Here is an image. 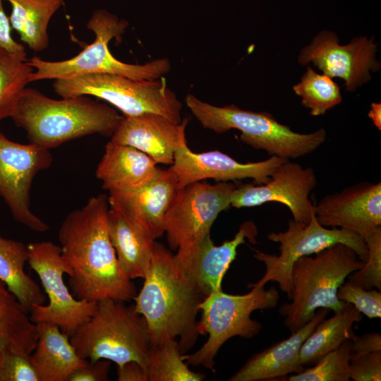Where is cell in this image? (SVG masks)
Listing matches in <instances>:
<instances>
[{
    "instance_id": "1",
    "label": "cell",
    "mask_w": 381,
    "mask_h": 381,
    "mask_svg": "<svg viewBox=\"0 0 381 381\" xmlns=\"http://www.w3.org/2000/svg\"><path fill=\"white\" fill-rule=\"evenodd\" d=\"M108 197L99 194L70 212L58 231L68 284L78 300L127 302L135 286L121 270L107 229Z\"/></svg>"
},
{
    "instance_id": "2",
    "label": "cell",
    "mask_w": 381,
    "mask_h": 381,
    "mask_svg": "<svg viewBox=\"0 0 381 381\" xmlns=\"http://www.w3.org/2000/svg\"><path fill=\"white\" fill-rule=\"evenodd\" d=\"M135 310L145 320L152 345L178 339L182 354L199 335L196 317L207 296L179 265L174 255L155 241Z\"/></svg>"
},
{
    "instance_id": "3",
    "label": "cell",
    "mask_w": 381,
    "mask_h": 381,
    "mask_svg": "<svg viewBox=\"0 0 381 381\" xmlns=\"http://www.w3.org/2000/svg\"><path fill=\"white\" fill-rule=\"evenodd\" d=\"M11 118L30 143L50 150L92 134L111 138L124 116L88 95L54 99L25 87Z\"/></svg>"
},
{
    "instance_id": "4",
    "label": "cell",
    "mask_w": 381,
    "mask_h": 381,
    "mask_svg": "<svg viewBox=\"0 0 381 381\" xmlns=\"http://www.w3.org/2000/svg\"><path fill=\"white\" fill-rule=\"evenodd\" d=\"M315 254L314 257H301L294 263L291 301L279 308V314L284 317V325L291 333L308 322L320 308L334 313L344 309L348 303L338 298V289L348 276L364 264L351 248L343 243Z\"/></svg>"
},
{
    "instance_id": "5",
    "label": "cell",
    "mask_w": 381,
    "mask_h": 381,
    "mask_svg": "<svg viewBox=\"0 0 381 381\" xmlns=\"http://www.w3.org/2000/svg\"><path fill=\"white\" fill-rule=\"evenodd\" d=\"M185 102L204 128L219 134L237 129L241 132L240 140L243 143L284 159L308 155L327 138L322 128L310 133H296L267 111L245 110L234 104L217 107L192 94L186 97Z\"/></svg>"
},
{
    "instance_id": "6",
    "label": "cell",
    "mask_w": 381,
    "mask_h": 381,
    "mask_svg": "<svg viewBox=\"0 0 381 381\" xmlns=\"http://www.w3.org/2000/svg\"><path fill=\"white\" fill-rule=\"evenodd\" d=\"M123 303L97 301L91 318L70 337L71 343L80 357L90 362L106 359L120 367L136 361L147 371L151 340L146 321L134 305Z\"/></svg>"
},
{
    "instance_id": "7",
    "label": "cell",
    "mask_w": 381,
    "mask_h": 381,
    "mask_svg": "<svg viewBox=\"0 0 381 381\" xmlns=\"http://www.w3.org/2000/svg\"><path fill=\"white\" fill-rule=\"evenodd\" d=\"M128 23L104 9L94 11L87 28L95 35V41L73 58L59 61H44L38 56L27 59L35 71L30 83L45 79H66L90 73H109L135 80H155L167 74L171 63L167 58L143 64H131L116 59L108 47L109 41L124 33Z\"/></svg>"
},
{
    "instance_id": "8",
    "label": "cell",
    "mask_w": 381,
    "mask_h": 381,
    "mask_svg": "<svg viewBox=\"0 0 381 381\" xmlns=\"http://www.w3.org/2000/svg\"><path fill=\"white\" fill-rule=\"evenodd\" d=\"M279 300L274 286L268 289L264 286L253 287L243 295L229 294L222 290L210 292L199 306L202 315L197 324L198 334H207L208 339L197 351L183 355L184 361L214 372V357L221 346L235 336L251 339L258 335L262 326L250 318L251 313L274 308Z\"/></svg>"
},
{
    "instance_id": "9",
    "label": "cell",
    "mask_w": 381,
    "mask_h": 381,
    "mask_svg": "<svg viewBox=\"0 0 381 381\" xmlns=\"http://www.w3.org/2000/svg\"><path fill=\"white\" fill-rule=\"evenodd\" d=\"M53 88L61 98L88 95L105 100L125 117L156 114L175 123L182 120V103L163 77L135 80L116 74L90 73L56 79Z\"/></svg>"
},
{
    "instance_id": "10",
    "label": "cell",
    "mask_w": 381,
    "mask_h": 381,
    "mask_svg": "<svg viewBox=\"0 0 381 381\" xmlns=\"http://www.w3.org/2000/svg\"><path fill=\"white\" fill-rule=\"evenodd\" d=\"M267 238L279 243V255L255 251L254 258L264 263L265 272L260 280L249 286L258 288L269 282H276L289 300L292 292L291 268L298 258L317 253L337 243L351 248L363 262L368 257V248L363 237L349 229H327L322 226L314 212L308 223L290 219L286 231L270 233Z\"/></svg>"
},
{
    "instance_id": "11",
    "label": "cell",
    "mask_w": 381,
    "mask_h": 381,
    "mask_svg": "<svg viewBox=\"0 0 381 381\" xmlns=\"http://www.w3.org/2000/svg\"><path fill=\"white\" fill-rule=\"evenodd\" d=\"M28 263L41 282L48 296L47 305H35L30 320L35 324L55 325L69 337L93 315L97 302L75 298L63 279L68 269L61 257V249L51 241L27 245Z\"/></svg>"
},
{
    "instance_id": "12",
    "label": "cell",
    "mask_w": 381,
    "mask_h": 381,
    "mask_svg": "<svg viewBox=\"0 0 381 381\" xmlns=\"http://www.w3.org/2000/svg\"><path fill=\"white\" fill-rule=\"evenodd\" d=\"M236 186L230 182L196 181L179 189L165 218L170 248L185 249L200 242L219 213L227 209Z\"/></svg>"
},
{
    "instance_id": "13",
    "label": "cell",
    "mask_w": 381,
    "mask_h": 381,
    "mask_svg": "<svg viewBox=\"0 0 381 381\" xmlns=\"http://www.w3.org/2000/svg\"><path fill=\"white\" fill-rule=\"evenodd\" d=\"M52 162L49 150L13 142L0 131V197L15 221L36 232L49 227L30 210V190L35 176Z\"/></svg>"
},
{
    "instance_id": "14",
    "label": "cell",
    "mask_w": 381,
    "mask_h": 381,
    "mask_svg": "<svg viewBox=\"0 0 381 381\" xmlns=\"http://www.w3.org/2000/svg\"><path fill=\"white\" fill-rule=\"evenodd\" d=\"M377 49L373 37H354L341 45L335 33L322 30L301 50L298 61L302 66L312 62L323 74L343 79L346 90L353 92L371 79L370 71L380 68Z\"/></svg>"
},
{
    "instance_id": "15",
    "label": "cell",
    "mask_w": 381,
    "mask_h": 381,
    "mask_svg": "<svg viewBox=\"0 0 381 381\" xmlns=\"http://www.w3.org/2000/svg\"><path fill=\"white\" fill-rule=\"evenodd\" d=\"M316 186L317 176L312 167L304 168L288 159L272 173L266 183L236 186L230 206L250 207L277 202L289 209L294 221L308 223L314 212V204L309 196Z\"/></svg>"
},
{
    "instance_id": "16",
    "label": "cell",
    "mask_w": 381,
    "mask_h": 381,
    "mask_svg": "<svg viewBox=\"0 0 381 381\" xmlns=\"http://www.w3.org/2000/svg\"><path fill=\"white\" fill-rule=\"evenodd\" d=\"M286 160L272 155L263 161L241 163L219 150L195 153L186 145L176 152L169 169L177 178L179 189L209 179L219 182L252 179L255 184L260 185L268 182Z\"/></svg>"
},
{
    "instance_id": "17",
    "label": "cell",
    "mask_w": 381,
    "mask_h": 381,
    "mask_svg": "<svg viewBox=\"0 0 381 381\" xmlns=\"http://www.w3.org/2000/svg\"><path fill=\"white\" fill-rule=\"evenodd\" d=\"M179 190L175 174L170 169H159L151 181L138 188L109 193L108 202L109 207L155 240L164 234L166 215Z\"/></svg>"
},
{
    "instance_id": "18",
    "label": "cell",
    "mask_w": 381,
    "mask_h": 381,
    "mask_svg": "<svg viewBox=\"0 0 381 381\" xmlns=\"http://www.w3.org/2000/svg\"><path fill=\"white\" fill-rule=\"evenodd\" d=\"M323 226L351 230L364 238L381 226V183L362 182L324 196L314 205Z\"/></svg>"
},
{
    "instance_id": "19",
    "label": "cell",
    "mask_w": 381,
    "mask_h": 381,
    "mask_svg": "<svg viewBox=\"0 0 381 381\" xmlns=\"http://www.w3.org/2000/svg\"><path fill=\"white\" fill-rule=\"evenodd\" d=\"M258 228L251 220L242 223L231 240L215 246L210 234L198 243L177 250L174 258L181 269L208 295L222 290V282L237 255V248L248 238L256 243Z\"/></svg>"
},
{
    "instance_id": "20",
    "label": "cell",
    "mask_w": 381,
    "mask_h": 381,
    "mask_svg": "<svg viewBox=\"0 0 381 381\" xmlns=\"http://www.w3.org/2000/svg\"><path fill=\"white\" fill-rule=\"evenodd\" d=\"M188 121L186 117L175 123L156 114L124 116L110 140L133 147L157 164L171 165L176 152L187 145L186 128Z\"/></svg>"
},
{
    "instance_id": "21",
    "label": "cell",
    "mask_w": 381,
    "mask_h": 381,
    "mask_svg": "<svg viewBox=\"0 0 381 381\" xmlns=\"http://www.w3.org/2000/svg\"><path fill=\"white\" fill-rule=\"evenodd\" d=\"M330 310L318 308L313 318L291 335L252 356L231 377L229 381H260L298 374L305 370L301 363V346Z\"/></svg>"
},
{
    "instance_id": "22",
    "label": "cell",
    "mask_w": 381,
    "mask_h": 381,
    "mask_svg": "<svg viewBox=\"0 0 381 381\" xmlns=\"http://www.w3.org/2000/svg\"><path fill=\"white\" fill-rule=\"evenodd\" d=\"M157 163L147 155L127 145L109 141L95 174L109 193L138 188L157 174Z\"/></svg>"
},
{
    "instance_id": "23",
    "label": "cell",
    "mask_w": 381,
    "mask_h": 381,
    "mask_svg": "<svg viewBox=\"0 0 381 381\" xmlns=\"http://www.w3.org/2000/svg\"><path fill=\"white\" fill-rule=\"evenodd\" d=\"M36 325L38 339L30 360L39 381H68L70 375L88 361L78 356L70 337L58 326Z\"/></svg>"
},
{
    "instance_id": "24",
    "label": "cell",
    "mask_w": 381,
    "mask_h": 381,
    "mask_svg": "<svg viewBox=\"0 0 381 381\" xmlns=\"http://www.w3.org/2000/svg\"><path fill=\"white\" fill-rule=\"evenodd\" d=\"M107 229L119 267L130 279H144L155 240L131 224L119 211L109 208Z\"/></svg>"
},
{
    "instance_id": "25",
    "label": "cell",
    "mask_w": 381,
    "mask_h": 381,
    "mask_svg": "<svg viewBox=\"0 0 381 381\" xmlns=\"http://www.w3.org/2000/svg\"><path fill=\"white\" fill-rule=\"evenodd\" d=\"M37 339V325L0 280V360L9 353L30 354Z\"/></svg>"
},
{
    "instance_id": "26",
    "label": "cell",
    "mask_w": 381,
    "mask_h": 381,
    "mask_svg": "<svg viewBox=\"0 0 381 381\" xmlns=\"http://www.w3.org/2000/svg\"><path fill=\"white\" fill-rule=\"evenodd\" d=\"M28 246L0 236V280L29 313L35 305H44L46 296L37 283L25 271Z\"/></svg>"
},
{
    "instance_id": "27",
    "label": "cell",
    "mask_w": 381,
    "mask_h": 381,
    "mask_svg": "<svg viewBox=\"0 0 381 381\" xmlns=\"http://www.w3.org/2000/svg\"><path fill=\"white\" fill-rule=\"evenodd\" d=\"M363 320V315L352 304L322 320L302 344L299 358L303 365L315 364L322 357L337 349L344 341L353 339L354 323Z\"/></svg>"
},
{
    "instance_id": "28",
    "label": "cell",
    "mask_w": 381,
    "mask_h": 381,
    "mask_svg": "<svg viewBox=\"0 0 381 381\" xmlns=\"http://www.w3.org/2000/svg\"><path fill=\"white\" fill-rule=\"evenodd\" d=\"M11 5L10 23L22 42L35 52L49 46L47 28L64 0H6Z\"/></svg>"
},
{
    "instance_id": "29",
    "label": "cell",
    "mask_w": 381,
    "mask_h": 381,
    "mask_svg": "<svg viewBox=\"0 0 381 381\" xmlns=\"http://www.w3.org/2000/svg\"><path fill=\"white\" fill-rule=\"evenodd\" d=\"M26 54L13 53L0 47V121L11 118L20 97L30 83L34 68Z\"/></svg>"
},
{
    "instance_id": "30",
    "label": "cell",
    "mask_w": 381,
    "mask_h": 381,
    "mask_svg": "<svg viewBox=\"0 0 381 381\" xmlns=\"http://www.w3.org/2000/svg\"><path fill=\"white\" fill-rule=\"evenodd\" d=\"M178 341L169 340L150 347L147 373L148 381H201L205 375L188 368Z\"/></svg>"
},
{
    "instance_id": "31",
    "label": "cell",
    "mask_w": 381,
    "mask_h": 381,
    "mask_svg": "<svg viewBox=\"0 0 381 381\" xmlns=\"http://www.w3.org/2000/svg\"><path fill=\"white\" fill-rule=\"evenodd\" d=\"M295 94L301 97L302 105L312 116L325 114L340 104L342 97L340 87L325 74H318L310 66L293 87Z\"/></svg>"
},
{
    "instance_id": "32",
    "label": "cell",
    "mask_w": 381,
    "mask_h": 381,
    "mask_svg": "<svg viewBox=\"0 0 381 381\" xmlns=\"http://www.w3.org/2000/svg\"><path fill=\"white\" fill-rule=\"evenodd\" d=\"M352 339L322 357L312 368L288 377L289 381H349Z\"/></svg>"
},
{
    "instance_id": "33",
    "label": "cell",
    "mask_w": 381,
    "mask_h": 381,
    "mask_svg": "<svg viewBox=\"0 0 381 381\" xmlns=\"http://www.w3.org/2000/svg\"><path fill=\"white\" fill-rule=\"evenodd\" d=\"M368 257L361 268L349 275L353 282L369 290L375 287L381 290V226L364 237Z\"/></svg>"
},
{
    "instance_id": "34",
    "label": "cell",
    "mask_w": 381,
    "mask_h": 381,
    "mask_svg": "<svg viewBox=\"0 0 381 381\" xmlns=\"http://www.w3.org/2000/svg\"><path fill=\"white\" fill-rule=\"evenodd\" d=\"M337 297L340 301L352 304L370 319L381 318L380 291L367 290L349 279L339 287Z\"/></svg>"
},
{
    "instance_id": "35",
    "label": "cell",
    "mask_w": 381,
    "mask_h": 381,
    "mask_svg": "<svg viewBox=\"0 0 381 381\" xmlns=\"http://www.w3.org/2000/svg\"><path fill=\"white\" fill-rule=\"evenodd\" d=\"M30 354L9 353L5 355L0 360V381H39Z\"/></svg>"
},
{
    "instance_id": "36",
    "label": "cell",
    "mask_w": 381,
    "mask_h": 381,
    "mask_svg": "<svg viewBox=\"0 0 381 381\" xmlns=\"http://www.w3.org/2000/svg\"><path fill=\"white\" fill-rule=\"evenodd\" d=\"M349 377L354 381H380L381 351L362 353H351Z\"/></svg>"
},
{
    "instance_id": "37",
    "label": "cell",
    "mask_w": 381,
    "mask_h": 381,
    "mask_svg": "<svg viewBox=\"0 0 381 381\" xmlns=\"http://www.w3.org/2000/svg\"><path fill=\"white\" fill-rule=\"evenodd\" d=\"M111 361L99 359L95 362L87 361L83 367L75 370L68 381H107Z\"/></svg>"
},
{
    "instance_id": "38",
    "label": "cell",
    "mask_w": 381,
    "mask_h": 381,
    "mask_svg": "<svg viewBox=\"0 0 381 381\" xmlns=\"http://www.w3.org/2000/svg\"><path fill=\"white\" fill-rule=\"evenodd\" d=\"M11 25L0 0V47L13 53L26 54L25 47L11 36Z\"/></svg>"
},
{
    "instance_id": "39",
    "label": "cell",
    "mask_w": 381,
    "mask_h": 381,
    "mask_svg": "<svg viewBox=\"0 0 381 381\" xmlns=\"http://www.w3.org/2000/svg\"><path fill=\"white\" fill-rule=\"evenodd\" d=\"M381 351V335L378 332H368L356 336L351 341V353H362Z\"/></svg>"
},
{
    "instance_id": "40",
    "label": "cell",
    "mask_w": 381,
    "mask_h": 381,
    "mask_svg": "<svg viewBox=\"0 0 381 381\" xmlns=\"http://www.w3.org/2000/svg\"><path fill=\"white\" fill-rule=\"evenodd\" d=\"M119 381H148L145 369L136 361H129L117 367Z\"/></svg>"
},
{
    "instance_id": "41",
    "label": "cell",
    "mask_w": 381,
    "mask_h": 381,
    "mask_svg": "<svg viewBox=\"0 0 381 381\" xmlns=\"http://www.w3.org/2000/svg\"><path fill=\"white\" fill-rule=\"evenodd\" d=\"M368 117L371 119L375 126L379 129H381V104L373 102L371 109L368 112Z\"/></svg>"
}]
</instances>
